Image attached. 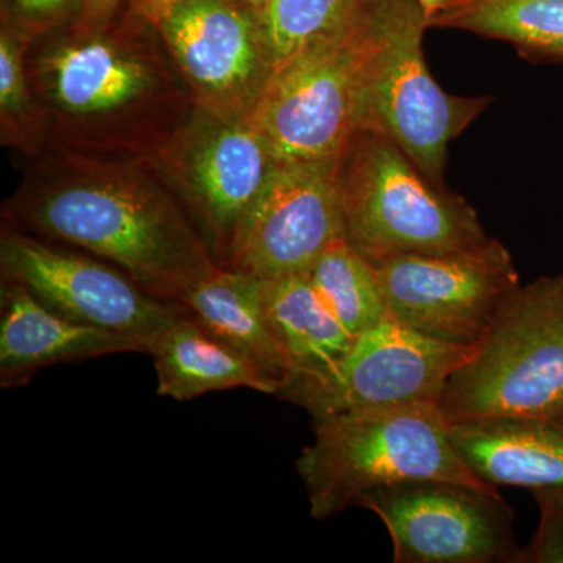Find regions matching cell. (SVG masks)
<instances>
[{"label": "cell", "instance_id": "4fadbf2b", "mask_svg": "<svg viewBox=\"0 0 563 563\" xmlns=\"http://www.w3.org/2000/svg\"><path fill=\"white\" fill-rule=\"evenodd\" d=\"M122 352L150 354V347L132 336L68 320L16 282L3 285L0 313V384L3 388L27 383L43 366Z\"/></svg>", "mask_w": 563, "mask_h": 563}, {"label": "cell", "instance_id": "44dd1931", "mask_svg": "<svg viewBox=\"0 0 563 563\" xmlns=\"http://www.w3.org/2000/svg\"><path fill=\"white\" fill-rule=\"evenodd\" d=\"M309 276L352 335L357 336L387 317L376 268L344 235L329 244Z\"/></svg>", "mask_w": 563, "mask_h": 563}, {"label": "cell", "instance_id": "6da1fadb", "mask_svg": "<svg viewBox=\"0 0 563 563\" xmlns=\"http://www.w3.org/2000/svg\"><path fill=\"white\" fill-rule=\"evenodd\" d=\"M22 220L113 262L144 290L179 302L218 268L165 196L133 181H76L22 209Z\"/></svg>", "mask_w": 563, "mask_h": 563}, {"label": "cell", "instance_id": "4316f807", "mask_svg": "<svg viewBox=\"0 0 563 563\" xmlns=\"http://www.w3.org/2000/svg\"><path fill=\"white\" fill-rule=\"evenodd\" d=\"M69 2L70 0H16L18 7L24 13L32 14V16H46V14L57 13Z\"/></svg>", "mask_w": 563, "mask_h": 563}, {"label": "cell", "instance_id": "d6986e66", "mask_svg": "<svg viewBox=\"0 0 563 563\" xmlns=\"http://www.w3.org/2000/svg\"><path fill=\"white\" fill-rule=\"evenodd\" d=\"M46 69L63 109L81 114L120 109L154 81L146 65L101 41L54 52Z\"/></svg>", "mask_w": 563, "mask_h": 563}, {"label": "cell", "instance_id": "f1b7e54d", "mask_svg": "<svg viewBox=\"0 0 563 563\" xmlns=\"http://www.w3.org/2000/svg\"><path fill=\"white\" fill-rule=\"evenodd\" d=\"M269 2H272V0H247V3H250L252 10V14H254L255 18L261 16L263 10L268 7Z\"/></svg>", "mask_w": 563, "mask_h": 563}, {"label": "cell", "instance_id": "ba28073f", "mask_svg": "<svg viewBox=\"0 0 563 563\" xmlns=\"http://www.w3.org/2000/svg\"><path fill=\"white\" fill-rule=\"evenodd\" d=\"M387 313L440 340L476 346L521 284L506 246L487 254H407L373 263Z\"/></svg>", "mask_w": 563, "mask_h": 563}, {"label": "cell", "instance_id": "603a6c76", "mask_svg": "<svg viewBox=\"0 0 563 563\" xmlns=\"http://www.w3.org/2000/svg\"><path fill=\"white\" fill-rule=\"evenodd\" d=\"M540 523L528 547L521 548L518 563H563V509L551 488L533 490Z\"/></svg>", "mask_w": 563, "mask_h": 563}, {"label": "cell", "instance_id": "ffe728a7", "mask_svg": "<svg viewBox=\"0 0 563 563\" xmlns=\"http://www.w3.org/2000/svg\"><path fill=\"white\" fill-rule=\"evenodd\" d=\"M429 29L504 41L532 60L563 63V0H459Z\"/></svg>", "mask_w": 563, "mask_h": 563}, {"label": "cell", "instance_id": "52a82bcc", "mask_svg": "<svg viewBox=\"0 0 563 563\" xmlns=\"http://www.w3.org/2000/svg\"><path fill=\"white\" fill-rule=\"evenodd\" d=\"M390 536L396 563H518L514 514L498 488L424 479L365 493Z\"/></svg>", "mask_w": 563, "mask_h": 563}, {"label": "cell", "instance_id": "e0dca14e", "mask_svg": "<svg viewBox=\"0 0 563 563\" xmlns=\"http://www.w3.org/2000/svg\"><path fill=\"white\" fill-rule=\"evenodd\" d=\"M179 302L213 335L254 363L282 391L290 368L266 312L261 277L217 268L191 285Z\"/></svg>", "mask_w": 563, "mask_h": 563}, {"label": "cell", "instance_id": "8992f818", "mask_svg": "<svg viewBox=\"0 0 563 563\" xmlns=\"http://www.w3.org/2000/svg\"><path fill=\"white\" fill-rule=\"evenodd\" d=\"M365 25L355 7L350 21L269 70L246 120L276 162L342 157L357 124Z\"/></svg>", "mask_w": 563, "mask_h": 563}, {"label": "cell", "instance_id": "7a4b0ae2", "mask_svg": "<svg viewBox=\"0 0 563 563\" xmlns=\"http://www.w3.org/2000/svg\"><path fill=\"white\" fill-rule=\"evenodd\" d=\"M439 402L352 410L314 420L298 473L317 520L355 507L365 493L409 481L443 479L496 488L466 465Z\"/></svg>", "mask_w": 563, "mask_h": 563}, {"label": "cell", "instance_id": "5b68a950", "mask_svg": "<svg viewBox=\"0 0 563 563\" xmlns=\"http://www.w3.org/2000/svg\"><path fill=\"white\" fill-rule=\"evenodd\" d=\"M563 406V273L518 285L440 398L450 424Z\"/></svg>", "mask_w": 563, "mask_h": 563}, {"label": "cell", "instance_id": "cb8c5ba5", "mask_svg": "<svg viewBox=\"0 0 563 563\" xmlns=\"http://www.w3.org/2000/svg\"><path fill=\"white\" fill-rule=\"evenodd\" d=\"M25 80L16 44L3 33L0 43V107L3 114L18 113L25 106Z\"/></svg>", "mask_w": 563, "mask_h": 563}, {"label": "cell", "instance_id": "5bb4252c", "mask_svg": "<svg viewBox=\"0 0 563 563\" xmlns=\"http://www.w3.org/2000/svg\"><path fill=\"white\" fill-rule=\"evenodd\" d=\"M466 465L493 487L563 490V406L536 417L450 426Z\"/></svg>", "mask_w": 563, "mask_h": 563}, {"label": "cell", "instance_id": "ac0fdd59", "mask_svg": "<svg viewBox=\"0 0 563 563\" xmlns=\"http://www.w3.org/2000/svg\"><path fill=\"white\" fill-rule=\"evenodd\" d=\"M157 393L176 401H190L207 393L250 388L263 395H279V387L213 335L190 312L181 314L158 336L154 347Z\"/></svg>", "mask_w": 563, "mask_h": 563}, {"label": "cell", "instance_id": "7402d4cb", "mask_svg": "<svg viewBox=\"0 0 563 563\" xmlns=\"http://www.w3.org/2000/svg\"><path fill=\"white\" fill-rule=\"evenodd\" d=\"M358 0H272L257 20L272 68L346 24Z\"/></svg>", "mask_w": 563, "mask_h": 563}, {"label": "cell", "instance_id": "277c9868", "mask_svg": "<svg viewBox=\"0 0 563 563\" xmlns=\"http://www.w3.org/2000/svg\"><path fill=\"white\" fill-rule=\"evenodd\" d=\"M365 55L355 124L390 139L429 179L444 184L448 152L493 102L433 79L422 51L428 21L417 0H358Z\"/></svg>", "mask_w": 563, "mask_h": 563}, {"label": "cell", "instance_id": "f546056e", "mask_svg": "<svg viewBox=\"0 0 563 563\" xmlns=\"http://www.w3.org/2000/svg\"><path fill=\"white\" fill-rule=\"evenodd\" d=\"M553 490V488H551ZM555 496H558L559 503H561L562 509H563V490H554Z\"/></svg>", "mask_w": 563, "mask_h": 563}, {"label": "cell", "instance_id": "9c48e42d", "mask_svg": "<svg viewBox=\"0 0 563 563\" xmlns=\"http://www.w3.org/2000/svg\"><path fill=\"white\" fill-rule=\"evenodd\" d=\"M473 350L422 335L387 314L355 336L328 377L280 398L298 404L313 420L352 410L440 404L448 380Z\"/></svg>", "mask_w": 563, "mask_h": 563}, {"label": "cell", "instance_id": "d4e9b609", "mask_svg": "<svg viewBox=\"0 0 563 563\" xmlns=\"http://www.w3.org/2000/svg\"><path fill=\"white\" fill-rule=\"evenodd\" d=\"M179 2L180 0H132V9L133 13L139 14L144 21L161 25Z\"/></svg>", "mask_w": 563, "mask_h": 563}, {"label": "cell", "instance_id": "2e32d148", "mask_svg": "<svg viewBox=\"0 0 563 563\" xmlns=\"http://www.w3.org/2000/svg\"><path fill=\"white\" fill-rule=\"evenodd\" d=\"M263 291L290 368L279 396L328 377L346 357L355 336L333 313L309 273L263 280Z\"/></svg>", "mask_w": 563, "mask_h": 563}, {"label": "cell", "instance_id": "484cf974", "mask_svg": "<svg viewBox=\"0 0 563 563\" xmlns=\"http://www.w3.org/2000/svg\"><path fill=\"white\" fill-rule=\"evenodd\" d=\"M121 0H84L81 3V21L88 25L99 24L109 20Z\"/></svg>", "mask_w": 563, "mask_h": 563}, {"label": "cell", "instance_id": "30bf717a", "mask_svg": "<svg viewBox=\"0 0 563 563\" xmlns=\"http://www.w3.org/2000/svg\"><path fill=\"white\" fill-rule=\"evenodd\" d=\"M340 158L276 162L236 225L233 269L272 280L313 268L343 235Z\"/></svg>", "mask_w": 563, "mask_h": 563}, {"label": "cell", "instance_id": "7c38bea8", "mask_svg": "<svg viewBox=\"0 0 563 563\" xmlns=\"http://www.w3.org/2000/svg\"><path fill=\"white\" fill-rule=\"evenodd\" d=\"M158 27L181 69L211 98L258 91L272 70L254 14L225 0H180Z\"/></svg>", "mask_w": 563, "mask_h": 563}, {"label": "cell", "instance_id": "8fae6325", "mask_svg": "<svg viewBox=\"0 0 563 563\" xmlns=\"http://www.w3.org/2000/svg\"><path fill=\"white\" fill-rule=\"evenodd\" d=\"M2 269L49 307L80 324L132 336L150 347L188 309L158 298L128 274L20 233L3 236Z\"/></svg>", "mask_w": 563, "mask_h": 563}, {"label": "cell", "instance_id": "83f0119b", "mask_svg": "<svg viewBox=\"0 0 563 563\" xmlns=\"http://www.w3.org/2000/svg\"><path fill=\"white\" fill-rule=\"evenodd\" d=\"M459 0H417L418 5L424 13L426 21L431 22L432 18H435L437 14L442 13L443 10L450 9L454 3H457Z\"/></svg>", "mask_w": 563, "mask_h": 563}, {"label": "cell", "instance_id": "3957f363", "mask_svg": "<svg viewBox=\"0 0 563 563\" xmlns=\"http://www.w3.org/2000/svg\"><path fill=\"white\" fill-rule=\"evenodd\" d=\"M343 235L372 263L407 254H487L472 203L437 184L387 136L354 132L340 158Z\"/></svg>", "mask_w": 563, "mask_h": 563}, {"label": "cell", "instance_id": "9a60e30c", "mask_svg": "<svg viewBox=\"0 0 563 563\" xmlns=\"http://www.w3.org/2000/svg\"><path fill=\"white\" fill-rule=\"evenodd\" d=\"M274 165L268 143L246 120L214 128L192 147L187 165L191 190L211 233L229 250Z\"/></svg>", "mask_w": 563, "mask_h": 563}]
</instances>
